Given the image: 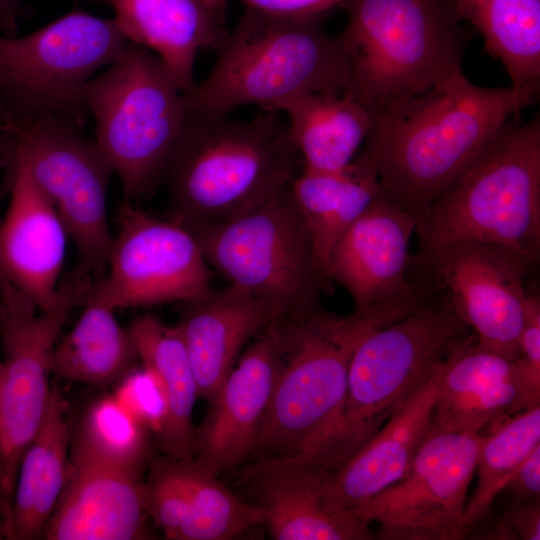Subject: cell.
Masks as SVG:
<instances>
[{
	"instance_id": "cell-1",
	"label": "cell",
	"mask_w": 540,
	"mask_h": 540,
	"mask_svg": "<svg viewBox=\"0 0 540 540\" xmlns=\"http://www.w3.org/2000/svg\"><path fill=\"white\" fill-rule=\"evenodd\" d=\"M535 102L511 86L490 88L464 73L374 114L361 155L382 192L415 214L455 182L501 127Z\"/></svg>"
},
{
	"instance_id": "cell-2",
	"label": "cell",
	"mask_w": 540,
	"mask_h": 540,
	"mask_svg": "<svg viewBox=\"0 0 540 540\" xmlns=\"http://www.w3.org/2000/svg\"><path fill=\"white\" fill-rule=\"evenodd\" d=\"M471 329L444 288L357 346L344 393L291 456L333 473L426 385L452 344Z\"/></svg>"
},
{
	"instance_id": "cell-3",
	"label": "cell",
	"mask_w": 540,
	"mask_h": 540,
	"mask_svg": "<svg viewBox=\"0 0 540 540\" xmlns=\"http://www.w3.org/2000/svg\"><path fill=\"white\" fill-rule=\"evenodd\" d=\"M301 165L276 112L237 120L185 111L161 179L168 218L188 229L234 218L289 185Z\"/></svg>"
},
{
	"instance_id": "cell-4",
	"label": "cell",
	"mask_w": 540,
	"mask_h": 540,
	"mask_svg": "<svg viewBox=\"0 0 540 540\" xmlns=\"http://www.w3.org/2000/svg\"><path fill=\"white\" fill-rule=\"evenodd\" d=\"M326 17H280L245 7L216 48L207 76L184 94L185 111L229 115L256 105L273 112L300 94H346L341 42L324 28Z\"/></svg>"
},
{
	"instance_id": "cell-5",
	"label": "cell",
	"mask_w": 540,
	"mask_h": 540,
	"mask_svg": "<svg viewBox=\"0 0 540 540\" xmlns=\"http://www.w3.org/2000/svg\"><path fill=\"white\" fill-rule=\"evenodd\" d=\"M346 95L373 115L463 73L471 31L450 0H345Z\"/></svg>"
},
{
	"instance_id": "cell-6",
	"label": "cell",
	"mask_w": 540,
	"mask_h": 540,
	"mask_svg": "<svg viewBox=\"0 0 540 540\" xmlns=\"http://www.w3.org/2000/svg\"><path fill=\"white\" fill-rule=\"evenodd\" d=\"M419 252L459 241L540 256V117L509 119L469 168L414 214Z\"/></svg>"
},
{
	"instance_id": "cell-7",
	"label": "cell",
	"mask_w": 540,
	"mask_h": 540,
	"mask_svg": "<svg viewBox=\"0 0 540 540\" xmlns=\"http://www.w3.org/2000/svg\"><path fill=\"white\" fill-rule=\"evenodd\" d=\"M394 321L356 310L340 316L322 307L276 318L280 369L248 460L294 455L342 398L359 343Z\"/></svg>"
},
{
	"instance_id": "cell-8",
	"label": "cell",
	"mask_w": 540,
	"mask_h": 540,
	"mask_svg": "<svg viewBox=\"0 0 540 540\" xmlns=\"http://www.w3.org/2000/svg\"><path fill=\"white\" fill-rule=\"evenodd\" d=\"M84 101L97 124L96 144L119 176L124 200L152 193L185 116L184 93L161 59L128 42L110 68L91 78Z\"/></svg>"
},
{
	"instance_id": "cell-9",
	"label": "cell",
	"mask_w": 540,
	"mask_h": 540,
	"mask_svg": "<svg viewBox=\"0 0 540 540\" xmlns=\"http://www.w3.org/2000/svg\"><path fill=\"white\" fill-rule=\"evenodd\" d=\"M189 230L208 264L279 317L315 310L331 292L290 184L243 214Z\"/></svg>"
},
{
	"instance_id": "cell-10",
	"label": "cell",
	"mask_w": 540,
	"mask_h": 540,
	"mask_svg": "<svg viewBox=\"0 0 540 540\" xmlns=\"http://www.w3.org/2000/svg\"><path fill=\"white\" fill-rule=\"evenodd\" d=\"M1 117L12 161L19 158L26 164L77 248L76 270L93 279L103 275L113 242L106 209L113 171L96 142L56 114L18 115L1 105Z\"/></svg>"
},
{
	"instance_id": "cell-11",
	"label": "cell",
	"mask_w": 540,
	"mask_h": 540,
	"mask_svg": "<svg viewBox=\"0 0 540 540\" xmlns=\"http://www.w3.org/2000/svg\"><path fill=\"white\" fill-rule=\"evenodd\" d=\"M128 42L114 18L77 7L29 35L0 36V104L12 114L51 113L83 128L86 84Z\"/></svg>"
},
{
	"instance_id": "cell-12",
	"label": "cell",
	"mask_w": 540,
	"mask_h": 540,
	"mask_svg": "<svg viewBox=\"0 0 540 540\" xmlns=\"http://www.w3.org/2000/svg\"><path fill=\"white\" fill-rule=\"evenodd\" d=\"M479 433L430 430L407 474L352 511L384 540H460Z\"/></svg>"
},
{
	"instance_id": "cell-13",
	"label": "cell",
	"mask_w": 540,
	"mask_h": 540,
	"mask_svg": "<svg viewBox=\"0 0 540 540\" xmlns=\"http://www.w3.org/2000/svg\"><path fill=\"white\" fill-rule=\"evenodd\" d=\"M117 222L106 271L88 296L117 310L184 302L210 287L208 263L188 228L126 201Z\"/></svg>"
},
{
	"instance_id": "cell-14",
	"label": "cell",
	"mask_w": 540,
	"mask_h": 540,
	"mask_svg": "<svg viewBox=\"0 0 540 540\" xmlns=\"http://www.w3.org/2000/svg\"><path fill=\"white\" fill-rule=\"evenodd\" d=\"M414 231V214L382 192L337 239L325 271L356 311L397 320L439 288L416 271Z\"/></svg>"
},
{
	"instance_id": "cell-15",
	"label": "cell",
	"mask_w": 540,
	"mask_h": 540,
	"mask_svg": "<svg viewBox=\"0 0 540 540\" xmlns=\"http://www.w3.org/2000/svg\"><path fill=\"white\" fill-rule=\"evenodd\" d=\"M535 265L516 250L479 241L453 242L415 255L418 273L448 292L478 342L511 359L519 358L525 279Z\"/></svg>"
},
{
	"instance_id": "cell-16",
	"label": "cell",
	"mask_w": 540,
	"mask_h": 540,
	"mask_svg": "<svg viewBox=\"0 0 540 540\" xmlns=\"http://www.w3.org/2000/svg\"><path fill=\"white\" fill-rule=\"evenodd\" d=\"M92 280L75 270L61 280L51 308L0 328L5 352L0 377L1 488L7 512L21 458L47 409L51 393L48 378L60 331L72 311L84 303Z\"/></svg>"
},
{
	"instance_id": "cell-17",
	"label": "cell",
	"mask_w": 540,
	"mask_h": 540,
	"mask_svg": "<svg viewBox=\"0 0 540 540\" xmlns=\"http://www.w3.org/2000/svg\"><path fill=\"white\" fill-rule=\"evenodd\" d=\"M537 382L520 358L491 350L471 331L441 362L433 431L479 433L502 417L539 405Z\"/></svg>"
},
{
	"instance_id": "cell-18",
	"label": "cell",
	"mask_w": 540,
	"mask_h": 540,
	"mask_svg": "<svg viewBox=\"0 0 540 540\" xmlns=\"http://www.w3.org/2000/svg\"><path fill=\"white\" fill-rule=\"evenodd\" d=\"M242 484L266 513L276 540L371 539L367 521L335 493L331 473L294 457L250 462L239 471Z\"/></svg>"
},
{
	"instance_id": "cell-19",
	"label": "cell",
	"mask_w": 540,
	"mask_h": 540,
	"mask_svg": "<svg viewBox=\"0 0 540 540\" xmlns=\"http://www.w3.org/2000/svg\"><path fill=\"white\" fill-rule=\"evenodd\" d=\"M274 321L258 334L208 401L194 458L217 476L248 460L280 369Z\"/></svg>"
},
{
	"instance_id": "cell-20",
	"label": "cell",
	"mask_w": 540,
	"mask_h": 540,
	"mask_svg": "<svg viewBox=\"0 0 540 540\" xmlns=\"http://www.w3.org/2000/svg\"><path fill=\"white\" fill-rule=\"evenodd\" d=\"M10 202L0 224V274L46 311L58 297L67 231L26 164L7 170Z\"/></svg>"
},
{
	"instance_id": "cell-21",
	"label": "cell",
	"mask_w": 540,
	"mask_h": 540,
	"mask_svg": "<svg viewBox=\"0 0 540 540\" xmlns=\"http://www.w3.org/2000/svg\"><path fill=\"white\" fill-rule=\"evenodd\" d=\"M181 303L176 327L189 358L198 397L210 401L245 344L279 314L272 306L232 285L209 287Z\"/></svg>"
},
{
	"instance_id": "cell-22",
	"label": "cell",
	"mask_w": 540,
	"mask_h": 540,
	"mask_svg": "<svg viewBox=\"0 0 540 540\" xmlns=\"http://www.w3.org/2000/svg\"><path fill=\"white\" fill-rule=\"evenodd\" d=\"M126 38L154 51L180 90L191 92L200 50L225 38L227 4L219 0H102Z\"/></svg>"
},
{
	"instance_id": "cell-23",
	"label": "cell",
	"mask_w": 540,
	"mask_h": 540,
	"mask_svg": "<svg viewBox=\"0 0 540 540\" xmlns=\"http://www.w3.org/2000/svg\"><path fill=\"white\" fill-rule=\"evenodd\" d=\"M143 480L68 465L66 482L49 518L48 540H139L147 525Z\"/></svg>"
},
{
	"instance_id": "cell-24",
	"label": "cell",
	"mask_w": 540,
	"mask_h": 540,
	"mask_svg": "<svg viewBox=\"0 0 540 540\" xmlns=\"http://www.w3.org/2000/svg\"><path fill=\"white\" fill-rule=\"evenodd\" d=\"M440 365L408 404L331 473L333 489L349 509L353 510L407 474L430 431Z\"/></svg>"
},
{
	"instance_id": "cell-25",
	"label": "cell",
	"mask_w": 540,
	"mask_h": 540,
	"mask_svg": "<svg viewBox=\"0 0 540 540\" xmlns=\"http://www.w3.org/2000/svg\"><path fill=\"white\" fill-rule=\"evenodd\" d=\"M64 408L59 390L51 389L41 426L19 464L11 504L2 524L6 539L43 538L68 472L70 435Z\"/></svg>"
},
{
	"instance_id": "cell-26",
	"label": "cell",
	"mask_w": 540,
	"mask_h": 540,
	"mask_svg": "<svg viewBox=\"0 0 540 540\" xmlns=\"http://www.w3.org/2000/svg\"><path fill=\"white\" fill-rule=\"evenodd\" d=\"M273 112L288 116L303 168L314 171L349 165L374 123L373 113L346 94H300L279 103Z\"/></svg>"
},
{
	"instance_id": "cell-27",
	"label": "cell",
	"mask_w": 540,
	"mask_h": 540,
	"mask_svg": "<svg viewBox=\"0 0 540 540\" xmlns=\"http://www.w3.org/2000/svg\"><path fill=\"white\" fill-rule=\"evenodd\" d=\"M139 360L158 376L167 402V415L154 438L157 448L174 459L194 458L192 413L198 398L189 358L176 326L155 316L142 315L128 328Z\"/></svg>"
},
{
	"instance_id": "cell-28",
	"label": "cell",
	"mask_w": 540,
	"mask_h": 540,
	"mask_svg": "<svg viewBox=\"0 0 540 540\" xmlns=\"http://www.w3.org/2000/svg\"><path fill=\"white\" fill-rule=\"evenodd\" d=\"M290 190L324 269L340 235L382 193L375 170L361 154L337 171L302 168Z\"/></svg>"
},
{
	"instance_id": "cell-29",
	"label": "cell",
	"mask_w": 540,
	"mask_h": 540,
	"mask_svg": "<svg viewBox=\"0 0 540 540\" xmlns=\"http://www.w3.org/2000/svg\"><path fill=\"white\" fill-rule=\"evenodd\" d=\"M83 304L78 321L54 348L51 372L69 381L106 387L136 368L139 356L114 309L88 295Z\"/></svg>"
},
{
	"instance_id": "cell-30",
	"label": "cell",
	"mask_w": 540,
	"mask_h": 540,
	"mask_svg": "<svg viewBox=\"0 0 540 540\" xmlns=\"http://www.w3.org/2000/svg\"><path fill=\"white\" fill-rule=\"evenodd\" d=\"M505 66L511 87L536 100L540 86V0H450Z\"/></svg>"
},
{
	"instance_id": "cell-31",
	"label": "cell",
	"mask_w": 540,
	"mask_h": 540,
	"mask_svg": "<svg viewBox=\"0 0 540 540\" xmlns=\"http://www.w3.org/2000/svg\"><path fill=\"white\" fill-rule=\"evenodd\" d=\"M69 435L70 467L143 480L152 435L113 395L89 403Z\"/></svg>"
},
{
	"instance_id": "cell-32",
	"label": "cell",
	"mask_w": 540,
	"mask_h": 540,
	"mask_svg": "<svg viewBox=\"0 0 540 540\" xmlns=\"http://www.w3.org/2000/svg\"><path fill=\"white\" fill-rule=\"evenodd\" d=\"M178 461L185 516L177 540H229L265 523L263 508L239 498L195 458Z\"/></svg>"
},
{
	"instance_id": "cell-33",
	"label": "cell",
	"mask_w": 540,
	"mask_h": 540,
	"mask_svg": "<svg viewBox=\"0 0 540 540\" xmlns=\"http://www.w3.org/2000/svg\"><path fill=\"white\" fill-rule=\"evenodd\" d=\"M479 434L478 481L464 512L467 530L488 515L505 483L540 445V406L493 421Z\"/></svg>"
},
{
	"instance_id": "cell-34",
	"label": "cell",
	"mask_w": 540,
	"mask_h": 540,
	"mask_svg": "<svg viewBox=\"0 0 540 540\" xmlns=\"http://www.w3.org/2000/svg\"><path fill=\"white\" fill-rule=\"evenodd\" d=\"M115 399L155 438L166 415V397L158 376L142 366L134 368L118 381Z\"/></svg>"
},
{
	"instance_id": "cell-35",
	"label": "cell",
	"mask_w": 540,
	"mask_h": 540,
	"mask_svg": "<svg viewBox=\"0 0 540 540\" xmlns=\"http://www.w3.org/2000/svg\"><path fill=\"white\" fill-rule=\"evenodd\" d=\"M473 538L492 540H539L540 503L539 497L513 502L511 506Z\"/></svg>"
},
{
	"instance_id": "cell-36",
	"label": "cell",
	"mask_w": 540,
	"mask_h": 540,
	"mask_svg": "<svg viewBox=\"0 0 540 540\" xmlns=\"http://www.w3.org/2000/svg\"><path fill=\"white\" fill-rule=\"evenodd\" d=\"M518 347L520 360L532 377L540 382V296L538 292L527 290Z\"/></svg>"
},
{
	"instance_id": "cell-37",
	"label": "cell",
	"mask_w": 540,
	"mask_h": 540,
	"mask_svg": "<svg viewBox=\"0 0 540 540\" xmlns=\"http://www.w3.org/2000/svg\"><path fill=\"white\" fill-rule=\"evenodd\" d=\"M228 3L229 0H220ZM245 7L273 16L307 18L327 16L345 0H239Z\"/></svg>"
},
{
	"instance_id": "cell-38",
	"label": "cell",
	"mask_w": 540,
	"mask_h": 540,
	"mask_svg": "<svg viewBox=\"0 0 540 540\" xmlns=\"http://www.w3.org/2000/svg\"><path fill=\"white\" fill-rule=\"evenodd\" d=\"M509 496L513 502L534 497L540 493V445L524 460L501 489L500 494Z\"/></svg>"
},
{
	"instance_id": "cell-39",
	"label": "cell",
	"mask_w": 540,
	"mask_h": 540,
	"mask_svg": "<svg viewBox=\"0 0 540 540\" xmlns=\"http://www.w3.org/2000/svg\"><path fill=\"white\" fill-rule=\"evenodd\" d=\"M22 0H0V29L6 36H16L19 19L24 14Z\"/></svg>"
},
{
	"instance_id": "cell-40",
	"label": "cell",
	"mask_w": 540,
	"mask_h": 540,
	"mask_svg": "<svg viewBox=\"0 0 540 540\" xmlns=\"http://www.w3.org/2000/svg\"><path fill=\"white\" fill-rule=\"evenodd\" d=\"M12 160V148L8 133L3 122L0 123V167L8 169ZM1 276V275H0Z\"/></svg>"
},
{
	"instance_id": "cell-41",
	"label": "cell",
	"mask_w": 540,
	"mask_h": 540,
	"mask_svg": "<svg viewBox=\"0 0 540 540\" xmlns=\"http://www.w3.org/2000/svg\"><path fill=\"white\" fill-rule=\"evenodd\" d=\"M24 294L0 277V305L6 306L21 300Z\"/></svg>"
},
{
	"instance_id": "cell-42",
	"label": "cell",
	"mask_w": 540,
	"mask_h": 540,
	"mask_svg": "<svg viewBox=\"0 0 540 540\" xmlns=\"http://www.w3.org/2000/svg\"><path fill=\"white\" fill-rule=\"evenodd\" d=\"M1 484H2V468H1V460H0V509L3 510L4 516H5L7 509H6V505H5L3 494H2Z\"/></svg>"
},
{
	"instance_id": "cell-43",
	"label": "cell",
	"mask_w": 540,
	"mask_h": 540,
	"mask_svg": "<svg viewBox=\"0 0 540 540\" xmlns=\"http://www.w3.org/2000/svg\"><path fill=\"white\" fill-rule=\"evenodd\" d=\"M2 536H3L2 526H0V539L2 538Z\"/></svg>"
},
{
	"instance_id": "cell-44",
	"label": "cell",
	"mask_w": 540,
	"mask_h": 540,
	"mask_svg": "<svg viewBox=\"0 0 540 540\" xmlns=\"http://www.w3.org/2000/svg\"><path fill=\"white\" fill-rule=\"evenodd\" d=\"M1 370H2V362H0V377H1Z\"/></svg>"
},
{
	"instance_id": "cell-45",
	"label": "cell",
	"mask_w": 540,
	"mask_h": 540,
	"mask_svg": "<svg viewBox=\"0 0 540 540\" xmlns=\"http://www.w3.org/2000/svg\"><path fill=\"white\" fill-rule=\"evenodd\" d=\"M2 119H1V107H0V123H1Z\"/></svg>"
}]
</instances>
